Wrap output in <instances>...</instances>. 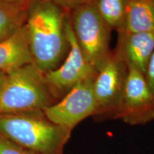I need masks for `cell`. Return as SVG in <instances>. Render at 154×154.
I'll return each instance as SVG.
<instances>
[{
    "mask_svg": "<svg viewBox=\"0 0 154 154\" xmlns=\"http://www.w3.org/2000/svg\"><path fill=\"white\" fill-rule=\"evenodd\" d=\"M121 32H154V0L128 3L124 27Z\"/></svg>",
    "mask_w": 154,
    "mask_h": 154,
    "instance_id": "11",
    "label": "cell"
},
{
    "mask_svg": "<svg viewBox=\"0 0 154 154\" xmlns=\"http://www.w3.org/2000/svg\"><path fill=\"white\" fill-rule=\"evenodd\" d=\"M98 12L111 29L121 32L126 18L127 0H94Z\"/></svg>",
    "mask_w": 154,
    "mask_h": 154,
    "instance_id": "12",
    "label": "cell"
},
{
    "mask_svg": "<svg viewBox=\"0 0 154 154\" xmlns=\"http://www.w3.org/2000/svg\"><path fill=\"white\" fill-rule=\"evenodd\" d=\"M36 0H0V5L29 9Z\"/></svg>",
    "mask_w": 154,
    "mask_h": 154,
    "instance_id": "17",
    "label": "cell"
},
{
    "mask_svg": "<svg viewBox=\"0 0 154 154\" xmlns=\"http://www.w3.org/2000/svg\"><path fill=\"white\" fill-rule=\"evenodd\" d=\"M69 19L83 54L97 70L111 51V28L100 16L94 1L69 11Z\"/></svg>",
    "mask_w": 154,
    "mask_h": 154,
    "instance_id": "4",
    "label": "cell"
},
{
    "mask_svg": "<svg viewBox=\"0 0 154 154\" xmlns=\"http://www.w3.org/2000/svg\"><path fill=\"white\" fill-rule=\"evenodd\" d=\"M69 52L59 66L44 74V82L54 99L63 97L79 83L96 74L97 70L86 60L79 47L69 19V12L65 23Z\"/></svg>",
    "mask_w": 154,
    "mask_h": 154,
    "instance_id": "5",
    "label": "cell"
},
{
    "mask_svg": "<svg viewBox=\"0 0 154 154\" xmlns=\"http://www.w3.org/2000/svg\"><path fill=\"white\" fill-rule=\"evenodd\" d=\"M29 9L0 5V43L13 36L24 26Z\"/></svg>",
    "mask_w": 154,
    "mask_h": 154,
    "instance_id": "13",
    "label": "cell"
},
{
    "mask_svg": "<svg viewBox=\"0 0 154 154\" xmlns=\"http://www.w3.org/2000/svg\"><path fill=\"white\" fill-rule=\"evenodd\" d=\"M124 91L115 115L131 124H146L154 119V96L144 75L128 66Z\"/></svg>",
    "mask_w": 154,
    "mask_h": 154,
    "instance_id": "8",
    "label": "cell"
},
{
    "mask_svg": "<svg viewBox=\"0 0 154 154\" xmlns=\"http://www.w3.org/2000/svg\"><path fill=\"white\" fill-rule=\"evenodd\" d=\"M69 133L43 111L0 115V136L38 154H57Z\"/></svg>",
    "mask_w": 154,
    "mask_h": 154,
    "instance_id": "3",
    "label": "cell"
},
{
    "mask_svg": "<svg viewBox=\"0 0 154 154\" xmlns=\"http://www.w3.org/2000/svg\"><path fill=\"white\" fill-rule=\"evenodd\" d=\"M5 74H6L5 72H0V84H1V83L2 82L4 79H5Z\"/></svg>",
    "mask_w": 154,
    "mask_h": 154,
    "instance_id": "18",
    "label": "cell"
},
{
    "mask_svg": "<svg viewBox=\"0 0 154 154\" xmlns=\"http://www.w3.org/2000/svg\"><path fill=\"white\" fill-rule=\"evenodd\" d=\"M0 154H38L0 136Z\"/></svg>",
    "mask_w": 154,
    "mask_h": 154,
    "instance_id": "14",
    "label": "cell"
},
{
    "mask_svg": "<svg viewBox=\"0 0 154 154\" xmlns=\"http://www.w3.org/2000/svg\"><path fill=\"white\" fill-rule=\"evenodd\" d=\"M139 1H141V0H127V2H128V3L136 2H139Z\"/></svg>",
    "mask_w": 154,
    "mask_h": 154,
    "instance_id": "19",
    "label": "cell"
},
{
    "mask_svg": "<svg viewBox=\"0 0 154 154\" xmlns=\"http://www.w3.org/2000/svg\"><path fill=\"white\" fill-rule=\"evenodd\" d=\"M116 51L128 66L145 75L149 60L154 51V32H118Z\"/></svg>",
    "mask_w": 154,
    "mask_h": 154,
    "instance_id": "9",
    "label": "cell"
},
{
    "mask_svg": "<svg viewBox=\"0 0 154 154\" xmlns=\"http://www.w3.org/2000/svg\"><path fill=\"white\" fill-rule=\"evenodd\" d=\"M144 77L150 91L154 96V51L149 60Z\"/></svg>",
    "mask_w": 154,
    "mask_h": 154,
    "instance_id": "16",
    "label": "cell"
},
{
    "mask_svg": "<svg viewBox=\"0 0 154 154\" xmlns=\"http://www.w3.org/2000/svg\"><path fill=\"white\" fill-rule=\"evenodd\" d=\"M69 11L55 4L36 0L25 26L33 62L42 72L57 69L69 52L65 23Z\"/></svg>",
    "mask_w": 154,
    "mask_h": 154,
    "instance_id": "1",
    "label": "cell"
},
{
    "mask_svg": "<svg viewBox=\"0 0 154 154\" xmlns=\"http://www.w3.org/2000/svg\"><path fill=\"white\" fill-rule=\"evenodd\" d=\"M44 1L52 2L65 10L70 11L80 6L93 2L94 0H44Z\"/></svg>",
    "mask_w": 154,
    "mask_h": 154,
    "instance_id": "15",
    "label": "cell"
},
{
    "mask_svg": "<svg viewBox=\"0 0 154 154\" xmlns=\"http://www.w3.org/2000/svg\"><path fill=\"white\" fill-rule=\"evenodd\" d=\"M5 72L0 84V115L42 112L55 103L44 73L34 63Z\"/></svg>",
    "mask_w": 154,
    "mask_h": 154,
    "instance_id": "2",
    "label": "cell"
},
{
    "mask_svg": "<svg viewBox=\"0 0 154 154\" xmlns=\"http://www.w3.org/2000/svg\"><path fill=\"white\" fill-rule=\"evenodd\" d=\"M32 63L33 59L24 24L14 36L0 43V72Z\"/></svg>",
    "mask_w": 154,
    "mask_h": 154,
    "instance_id": "10",
    "label": "cell"
},
{
    "mask_svg": "<svg viewBox=\"0 0 154 154\" xmlns=\"http://www.w3.org/2000/svg\"><path fill=\"white\" fill-rule=\"evenodd\" d=\"M95 76L79 83L60 101L46 108L43 111L46 118L71 131L81 121L95 114L97 111L94 91Z\"/></svg>",
    "mask_w": 154,
    "mask_h": 154,
    "instance_id": "6",
    "label": "cell"
},
{
    "mask_svg": "<svg viewBox=\"0 0 154 154\" xmlns=\"http://www.w3.org/2000/svg\"><path fill=\"white\" fill-rule=\"evenodd\" d=\"M128 73L126 62L116 50L111 51L97 69L94 91L97 103L96 113L116 111Z\"/></svg>",
    "mask_w": 154,
    "mask_h": 154,
    "instance_id": "7",
    "label": "cell"
}]
</instances>
